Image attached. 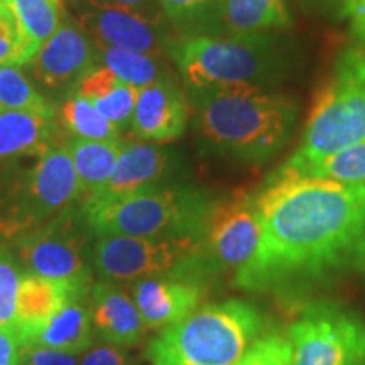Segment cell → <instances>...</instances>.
Wrapping results in <instances>:
<instances>
[{
  "label": "cell",
  "instance_id": "15",
  "mask_svg": "<svg viewBox=\"0 0 365 365\" xmlns=\"http://www.w3.org/2000/svg\"><path fill=\"white\" fill-rule=\"evenodd\" d=\"M188 122V102L170 78L144 86L137 93L132 130L150 143H171L181 137Z\"/></svg>",
  "mask_w": 365,
  "mask_h": 365
},
{
  "label": "cell",
  "instance_id": "18",
  "mask_svg": "<svg viewBox=\"0 0 365 365\" xmlns=\"http://www.w3.org/2000/svg\"><path fill=\"white\" fill-rule=\"evenodd\" d=\"M86 296L85 287L68 284V282L49 279L38 274L22 276L16 303V325L14 333H22L39 327L51 318L59 308H63L73 298Z\"/></svg>",
  "mask_w": 365,
  "mask_h": 365
},
{
  "label": "cell",
  "instance_id": "19",
  "mask_svg": "<svg viewBox=\"0 0 365 365\" xmlns=\"http://www.w3.org/2000/svg\"><path fill=\"white\" fill-rule=\"evenodd\" d=\"M83 298H73L51 318L33 330L17 335L21 346H48L63 352L80 354L91 345V313Z\"/></svg>",
  "mask_w": 365,
  "mask_h": 365
},
{
  "label": "cell",
  "instance_id": "7",
  "mask_svg": "<svg viewBox=\"0 0 365 365\" xmlns=\"http://www.w3.org/2000/svg\"><path fill=\"white\" fill-rule=\"evenodd\" d=\"M286 336L291 365H365V319L333 301L304 307Z\"/></svg>",
  "mask_w": 365,
  "mask_h": 365
},
{
  "label": "cell",
  "instance_id": "16",
  "mask_svg": "<svg viewBox=\"0 0 365 365\" xmlns=\"http://www.w3.org/2000/svg\"><path fill=\"white\" fill-rule=\"evenodd\" d=\"M171 166V154L156 144H125L112 176L102 188L86 196V200L97 202L118 198L134 191L158 186L170 175Z\"/></svg>",
  "mask_w": 365,
  "mask_h": 365
},
{
  "label": "cell",
  "instance_id": "5",
  "mask_svg": "<svg viewBox=\"0 0 365 365\" xmlns=\"http://www.w3.org/2000/svg\"><path fill=\"white\" fill-rule=\"evenodd\" d=\"M360 140H365V51L350 48L318 91L299 148L279 171L301 175Z\"/></svg>",
  "mask_w": 365,
  "mask_h": 365
},
{
  "label": "cell",
  "instance_id": "32",
  "mask_svg": "<svg viewBox=\"0 0 365 365\" xmlns=\"http://www.w3.org/2000/svg\"><path fill=\"white\" fill-rule=\"evenodd\" d=\"M220 0H161L163 11L173 22L200 19L205 12L218 9Z\"/></svg>",
  "mask_w": 365,
  "mask_h": 365
},
{
  "label": "cell",
  "instance_id": "37",
  "mask_svg": "<svg viewBox=\"0 0 365 365\" xmlns=\"http://www.w3.org/2000/svg\"><path fill=\"white\" fill-rule=\"evenodd\" d=\"M346 16L352 21L355 36L365 43V0H349Z\"/></svg>",
  "mask_w": 365,
  "mask_h": 365
},
{
  "label": "cell",
  "instance_id": "35",
  "mask_svg": "<svg viewBox=\"0 0 365 365\" xmlns=\"http://www.w3.org/2000/svg\"><path fill=\"white\" fill-rule=\"evenodd\" d=\"M80 365H127V357L117 345L98 344L83 355Z\"/></svg>",
  "mask_w": 365,
  "mask_h": 365
},
{
  "label": "cell",
  "instance_id": "3",
  "mask_svg": "<svg viewBox=\"0 0 365 365\" xmlns=\"http://www.w3.org/2000/svg\"><path fill=\"white\" fill-rule=\"evenodd\" d=\"M213 202L191 186L158 185L110 200L83 203L93 234L145 239H205Z\"/></svg>",
  "mask_w": 365,
  "mask_h": 365
},
{
  "label": "cell",
  "instance_id": "29",
  "mask_svg": "<svg viewBox=\"0 0 365 365\" xmlns=\"http://www.w3.org/2000/svg\"><path fill=\"white\" fill-rule=\"evenodd\" d=\"M234 365H291V345L279 331H266Z\"/></svg>",
  "mask_w": 365,
  "mask_h": 365
},
{
  "label": "cell",
  "instance_id": "23",
  "mask_svg": "<svg viewBox=\"0 0 365 365\" xmlns=\"http://www.w3.org/2000/svg\"><path fill=\"white\" fill-rule=\"evenodd\" d=\"M53 118L26 112H0V159L43 154L49 149Z\"/></svg>",
  "mask_w": 365,
  "mask_h": 365
},
{
  "label": "cell",
  "instance_id": "24",
  "mask_svg": "<svg viewBox=\"0 0 365 365\" xmlns=\"http://www.w3.org/2000/svg\"><path fill=\"white\" fill-rule=\"evenodd\" d=\"M16 17L26 49L33 59L61 24V0H2Z\"/></svg>",
  "mask_w": 365,
  "mask_h": 365
},
{
  "label": "cell",
  "instance_id": "11",
  "mask_svg": "<svg viewBox=\"0 0 365 365\" xmlns=\"http://www.w3.org/2000/svg\"><path fill=\"white\" fill-rule=\"evenodd\" d=\"M80 22L86 34L93 36L97 46L161 56L173 44H168L163 26L153 24L137 14L118 7L88 2L81 11Z\"/></svg>",
  "mask_w": 365,
  "mask_h": 365
},
{
  "label": "cell",
  "instance_id": "6",
  "mask_svg": "<svg viewBox=\"0 0 365 365\" xmlns=\"http://www.w3.org/2000/svg\"><path fill=\"white\" fill-rule=\"evenodd\" d=\"M170 51L191 91L264 88L282 68L281 54L267 33L230 38L191 36L173 43Z\"/></svg>",
  "mask_w": 365,
  "mask_h": 365
},
{
  "label": "cell",
  "instance_id": "13",
  "mask_svg": "<svg viewBox=\"0 0 365 365\" xmlns=\"http://www.w3.org/2000/svg\"><path fill=\"white\" fill-rule=\"evenodd\" d=\"M134 301L149 330H164L198 309L202 286L190 276L143 277L134 286Z\"/></svg>",
  "mask_w": 365,
  "mask_h": 365
},
{
  "label": "cell",
  "instance_id": "9",
  "mask_svg": "<svg viewBox=\"0 0 365 365\" xmlns=\"http://www.w3.org/2000/svg\"><path fill=\"white\" fill-rule=\"evenodd\" d=\"M261 237L255 195L235 193L213 202L203 239L213 267L234 272L235 277L255 257Z\"/></svg>",
  "mask_w": 365,
  "mask_h": 365
},
{
  "label": "cell",
  "instance_id": "31",
  "mask_svg": "<svg viewBox=\"0 0 365 365\" xmlns=\"http://www.w3.org/2000/svg\"><path fill=\"white\" fill-rule=\"evenodd\" d=\"M22 279L19 267L0 250V328L14 331L16 325L17 291Z\"/></svg>",
  "mask_w": 365,
  "mask_h": 365
},
{
  "label": "cell",
  "instance_id": "14",
  "mask_svg": "<svg viewBox=\"0 0 365 365\" xmlns=\"http://www.w3.org/2000/svg\"><path fill=\"white\" fill-rule=\"evenodd\" d=\"M95 56L97 49L83 27L61 21L56 33L46 41L29 65L43 83L63 86L90 71Z\"/></svg>",
  "mask_w": 365,
  "mask_h": 365
},
{
  "label": "cell",
  "instance_id": "22",
  "mask_svg": "<svg viewBox=\"0 0 365 365\" xmlns=\"http://www.w3.org/2000/svg\"><path fill=\"white\" fill-rule=\"evenodd\" d=\"M124 145L120 139L90 140L80 137L68 143L66 149L78 176L81 193L88 196L108 181Z\"/></svg>",
  "mask_w": 365,
  "mask_h": 365
},
{
  "label": "cell",
  "instance_id": "27",
  "mask_svg": "<svg viewBox=\"0 0 365 365\" xmlns=\"http://www.w3.org/2000/svg\"><path fill=\"white\" fill-rule=\"evenodd\" d=\"M61 118L66 129L80 139L90 140H115L118 139V129L102 115L93 103L81 97L73 95L61 108Z\"/></svg>",
  "mask_w": 365,
  "mask_h": 365
},
{
  "label": "cell",
  "instance_id": "26",
  "mask_svg": "<svg viewBox=\"0 0 365 365\" xmlns=\"http://www.w3.org/2000/svg\"><path fill=\"white\" fill-rule=\"evenodd\" d=\"M26 112L41 117H54V108L17 65L0 66V112Z\"/></svg>",
  "mask_w": 365,
  "mask_h": 365
},
{
  "label": "cell",
  "instance_id": "10",
  "mask_svg": "<svg viewBox=\"0 0 365 365\" xmlns=\"http://www.w3.org/2000/svg\"><path fill=\"white\" fill-rule=\"evenodd\" d=\"M19 257L33 274L88 289V247L80 227L63 215L19 244Z\"/></svg>",
  "mask_w": 365,
  "mask_h": 365
},
{
  "label": "cell",
  "instance_id": "25",
  "mask_svg": "<svg viewBox=\"0 0 365 365\" xmlns=\"http://www.w3.org/2000/svg\"><path fill=\"white\" fill-rule=\"evenodd\" d=\"M95 49L102 63L100 66L110 70L117 78L137 90L164 78V68L154 54L110 48V46H95Z\"/></svg>",
  "mask_w": 365,
  "mask_h": 365
},
{
  "label": "cell",
  "instance_id": "34",
  "mask_svg": "<svg viewBox=\"0 0 365 365\" xmlns=\"http://www.w3.org/2000/svg\"><path fill=\"white\" fill-rule=\"evenodd\" d=\"M88 2L124 9V11L134 12L137 16L143 17V19L158 26H163L164 17H166V14L163 11L161 0H88Z\"/></svg>",
  "mask_w": 365,
  "mask_h": 365
},
{
  "label": "cell",
  "instance_id": "36",
  "mask_svg": "<svg viewBox=\"0 0 365 365\" xmlns=\"http://www.w3.org/2000/svg\"><path fill=\"white\" fill-rule=\"evenodd\" d=\"M21 345L16 333L0 328V365H19Z\"/></svg>",
  "mask_w": 365,
  "mask_h": 365
},
{
  "label": "cell",
  "instance_id": "8",
  "mask_svg": "<svg viewBox=\"0 0 365 365\" xmlns=\"http://www.w3.org/2000/svg\"><path fill=\"white\" fill-rule=\"evenodd\" d=\"M208 261L200 239H145L129 235L100 237L93 264L100 276L132 281L150 276H191Z\"/></svg>",
  "mask_w": 365,
  "mask_h": 365
},
{
  "label": "cell",
  "instance_id": "4",
  "mask_svg": "<svg viewBox=\"0 0 365 365\" xmlns=\"http://www.w3.org/2000/svg\"><path fill=\"white\" fill-rule=\"evenodd\" d=\"M264 333L261 312L240 299L195 309L148 346L153 365H234Z\"/></svg>",
  "mask_w": 365,
  "mask_h": 365
},
{
  "label": "cell",
  "instance_id": "30",
  "mask_svg": "<svg viewBox=\"0 0 365 365\" xmlns=\"http://www.w3.org/2000/svg\"><path fill=\"white\" fill-rule=\"evenodd\" d=\"M31 56L27 53L21 29L16 17L0 0V66L4 65H29Z\"/></svg>",
  "mask_w": 365,
  "mask_h": 365
},
{
  "label": "cell",
  "instance_id": "38",
  "mask_svg": "<svg viewBox=\"0 0 365 365\" xmlns=\"http://www.w3.org/2000/svg\"><path fill=\"white\" fill-rule=\"evenodd\" d=\"M313 7L327 14H335L339 17L346 16V9H349V0H307Z\"/></svg>",
  "mask_w": 365,
  "mask_h": 365
},
{
  "label": "cell",
  "instance_id": "12",
  "mask_svg": "<svg viewBox=\"0 0 365 365\" xmlns=\"http://www.w3.org/2000/svg\"><path fill=\"white\" fill-rule=\"evenodd\" d=\"M81 193L78 176L66 148H49L39 154V161L31 171L26 196L29 205L26 217L33 220L51 217L66 208Z\"/></svg>",
  "mask_w": 365,
  "mask_h": 365
},
{
  "label": "cell",
  "instance_id": "2",
  "mask_svg": "<svg viewBox=\"0 0 365 365\" xmlns=\"http://www.w3.org/2000/svg\"><path fill=\"white\" fill-rule=\"evenodd\" d=\"M195 129L203 144L244 164H262L289 140L298 105L264 88L193 90Z\"/></svg>",
  "mask_w": 365,
  "mask_h": 365
},
{
  "label": "cell",
  "instance_id": "33",
  "mask_svg": "<svg viewBox=\"0 0 365 365\" xmlns=\"http://www.w3.org/2000/svg\"><path fill=\"white\" fill-rule=\"evenodd\" d=\"M19 365H80L76 354L48 346H21Z\"/></svg>",
  "mask_w": 365,
  "mask_h": 365
},
{
  "label": "cell",
  "instance_id": "20",
  "mask_svg": "<svg viewBox=\"0 0 365 365\" xmlns=\"http://www.w3.org/2000/svg\"><path fill=\"white\" fill-rule=\"evenodd\" d=\"M76 93L93 103L117 129H122L132 122L139 90L124 83L107 68L93 66L78 80Z\"/></svg>",
  "mask_w": 365,
  "mask_h": 365
},
{
  "label": "cell",
  "instance_id": "17",
  "mask_svg": "<svg viewBox=\"0 0 365 365\" xmlns=\"http://www.w3.org/2000/svg\"><path fill=\"white\" fill-rule=\"evenodd\" d=\"M91 323L107 344L134 346L144 339L145 327L135 301L120 287L98 282L91 286Z\"/></svg>",
  "mask_w": 365,
  "mask_h": 365
},
{
  "label": "cell",
  "instance_id": "28",
  "mask_svg": "<svg viewBox=\"0 0 365 365\" xmlns=\"http://www.w3.org/2000/svg\"><path fill=\"white\" fill-rule=\"evenodd\" d=\"M293 175V173H291ZM298 176H318L344 182L365 181V140L318 161Z\"/></svg>",
  "mask_w": 365,
  "mask_h": 365
},
{
  "label": "cell",
  "instance_id": "1",
  "mask_svg": "<svg viewBox=\"0 0 365 365\" xmlns=\"http://www.w3.org/2000/svg\"><path fill=\"white\" fill-rule=\"evenodd\" d=\"M255 205L261 245L234 277L240 289L309 284L365 264V181L277 170L255 196Z\"/></svg>",
  "mask_w": 365,
  "mask_h": 365
},
{
  "label": "cell",
  "instance_id": "21",
  "mask_svg": "<svg viewBox=\"0 0 365 365\" xmlns=\"http://www.w3.org/2000/svg\"><path fill=\"white\" fill-rule=\"evenodd\" d=\"M218 16L230 36L262 34L291 26L284 0H220Z\"/></svg>",
  "mask_w": 365,
  "mask_h": 365
}]
</instances>
